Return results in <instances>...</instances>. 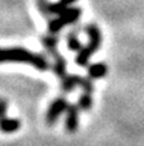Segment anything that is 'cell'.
Masks as SVG:
<instances>
[{
	"label": "cell",
	"mask_w": 144,
	"mask_h": 146,
	"mask_svg": "<svg viewBox=\"0 0 144 146\" xmlns=\"http://www.w3.org/2000/svg\"><path fill=\"white\" fill-rule=\"evenodd\" d=\"M5 62H17V63H27L33 66L38 71H47L50 68L48 60L42 54L32 53L24 48H0V63Z\"/></svg>",
	"instance_id": "1"
},
{
	"label": "cell",
	"mask_w": 144,
	"mask_h": 146,
	"mask_svg": "<svg viewBox=\"0 0 144 146\" xmlns=\"http://www.w3.org/2000/svg\"><path fill=\"white\" fill-rule=\"evenodd\" d=\"M86 32L89 37V41L86 46H83V49L81 51H78V55L75 56V63L79 67L88 66V62L91 59L92 54L98 50L102 42V33L96 25H93V23L92 25H87Z\"/></svg>",
	"instance_id": "2"
},
{
	"label": "cell",
	"mask_w": 144,
	"mask_h": 146,
	"mask_svg": "<svg viewBox=\"0 0 144 146\" xmlns=\"http://www.w3.org/2000/svg\"><path fill=\"white\" fill-rule=\"evenodd\" d=\"M81 14H82V10L79 8H68L65 12L59 14L58 18L50 21V23H48V32L56 35L59 31L63 30V27L65 25H71V23L77 22L79 19V17H81Z\"/></svg>",
	"instance_id": "3"
},
{
	"label": "cell",
	"mask_w": 144,
	"mask_h": 146,
	"mask_svg": "<svg viewBox=\"0 0 144 146\" xmlns=\"http://www.w3.org/2000/svg\"><path fill=\"white\" fill-rule=\"evenodd\" d=\"M92 78L82 77L78 74H66L64 78H61V88L64 92H71L77 86L82 88L84 92H93V82Z\"/></svg>",
	"instance_id": "4"
},
{
	"label": "cell",
	"mask_w": 144,
	"mask_h": 146,
	"mask_svg": "<svg viewBox=\"0 0 144 146\" xmlns=\"http://www.w3.org/2000/svg\"><path fill=\"white\" fill-rule=\"evenodd\" d=\"M68 106H69V103L65 98H63V96L56 98L55 100L50 104L47 111H46V123H47L48 126L55 124L56 121L59 119V117L68 109Z\"/></svg>",
	"instance_id": "5"
},
{
	"label": "cell",
	"mask_w": 144,
	"mask_h": 146,
	"mask_svg": "<svg viewBox=\"0 0 144 146\" xmlns=\"http://www.w3.org/2000/svg\"><path fill=\"white\" fill-rule=\"evenodd\" d=\"M79 108L78 104H69L66 109V118H65V128L69 133H74L78 131L79 127Z\"/></svg>",
	"instance_id": "6"
},
{
	"label": "cell",
	"mask_w": 144,
	"mask_h": 146,
	"mask_svg": "<svg viewBox=\"0 0 144 146\" xmlns=\"http://www.w3.org/2000/svg\"><path fill=\"white\" fill-rule=\"evenodd\" d=\"M54 56V66H52V71L58 76L59 78H64L66 76V62L64 59V56L60 53L55 51L52 54Z\"/></svg>",
	"instance_id": "7"
},
{
	"label": "cell",
	"mask_w": 144,
	"mask_h": 146,
	"mask_svg": "<svg viewBox=\"0 0 144 146\" xmlns=\"http://www.w3.org/2000/svg\"><path fill=\"white\" fill-rule=\"evenodd\" d=\"M20 127V121L17 118H4L0 119V131L4 133H13L17 132Z\"/></svg>",
	"instance_id": "8"
},
{
	"label": "cell",
	"mask_w": 144,
	"mask_h": 146,
	"mask_svg": "<svg viewBox=\"0 0 144 146\" xmlns=\"http://www.w3.org/2000/svg\"><path fill=\"white\" fill-rule=\"evenodd\" d=\"M107 73V67L105 63H93L88 67V77L92 80H98L105 77Z\"/></svg>",
	"instance_id": "9"
},
{
	"label": "cell",
	"mask_w": 144,
	"mask_h": 146,
	"mask_svg": "<svg viewBox=\"0 0 144 146\" xmlns=\"http://www.w3.org/2000/svg\"><path fill=\"white\" fill-rule=\"evenodd\" d=\"M41 42H42L43 48L46 49V51H47L48 54H51L52 55L56 50V46H58V42H59V38L56 37L54 33H50V35H43L42 37H41Z\"/></svg>",
	"instance_id": "10"
},
{
	"label": "cell",
	"mask_w": 144,
	"mask_h": 146,
	"mask_svg": "<svg viewBox=\"0 0 144 146\" xmlns=\"http://www.w3.org/2000/svg\"><path fill=\"white\" fill-rule=\"evenodd\" d=\"M78 105L79 108L82 109V110H91L92 109V105H93V98H92V94L91 92H84L81 95V98H79L78 100Z\"/></svg>",
	"instance_id": "11"
},
{
	"label": "cell",
	"mask_w": 144,
	"mask_h": 146,
	"mask_svg": "<svg viewBox=\"0 0 144 146\" xmlns=\"http://www.w3.org/2000/svg\"><path fill=\"white\" fill-rule=\"evenodd\" d=\"M66 44H68V48L71 51H81L83 49L82 42L79 41V38L77 37L75 32H70L66 35Z\"/></svg>",
	"instance_id": "12"
},
{
	"label": "cell",
	"mask_w": 144,
	"mask_h": 146,
	"mask_svg": "<svg viewBox=\"0 0 144 146\" xmlns=\"http://www.w3.org/2000/svg\"><path fill=\"white\" fill-rule=\"evenodd\" d=\"M74 1H77V0H60V3H61V4H63L64 7H66V8H68L70 4H73Z\"/></svg>",
	"instance_id": "13"
}]
</instances>
